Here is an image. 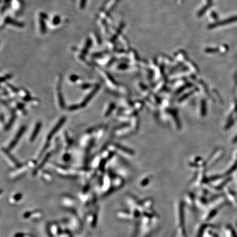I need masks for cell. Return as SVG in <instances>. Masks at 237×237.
<instances>
[{
	"mask_svg": "<svg viewBox=\"0 0 237 237\" xmlns=\"http://www.w3.org/2000/svg\"><path fill=\"white\" fill-rule=\"evenodd\" d=\"M43 217V213L40 210H36L35 211H27L24 214L23 218L25 219H31V220L36 221L40 219Z\"/></svg>",
	"mask_w": 237,
	"mask_h": 237,
	"instance_id": "obj_1",
	"label": "cell"
},
{
	"mask_svg": "<svg viewBox=\"0 0 237 237\" xmlns=\"http://www.w3.org/2000/svg\"><path fill=\"white\" fill-rule=\"evenodd\" d=\"M61 203L65 207L71 208L75 205V199L73 196L68 195H65L62 197L61 200Z\"/></svg>",
	"mask_w": 237,
	"mask_h": 237,
	"instance_id": "obj_2",
	"label": "cell"
},
{
	"mask_svg": "<svg viewBox=\"0 0 237 237\" xmlns=\"http://www.w3.org/2000/svg\"><path fill=\"white\" fill-rule=\"evenodd\" d=\"M65 121V117H62L61 119L59 120V121L58 122V124H57L55 126L53 129L51 131V132L50 133V134L48 135V139H51L53 136V135L57 132V131H58L60 128V127L61 126H62V125L64 124V123Z\"/></svg>",
	"mask_w": 237,
	"mask_h": 237,
	"instance_id": "obj_3",
	"label": "cell"
},
{
	"mask_svg": "<svg viewBox=\"0 0 237 237\" xmlns=\"http://www.w3.org/2000/svg\"><path fill=\"white\" fill-rule=\"evenodd\" d=\"M22 198H23V194L20 193H17L16 194L12 195L10 198L9 199V202L12 205H15L18 203H19Z\"/></svg>",
	"mask_w": 237,
	"mask_h": 237,
	"instance_id": "obj_4",
	"label": "cell"
},
{
	"mask_svg": "<svg viewBox=\"0 0 237 237\" xmlns=\"http://www.w3.org/2000/svg\"><path fill=\"white\" fill-rule=\"evenodd\" d=\"M25 131V128H24V127H23V128H21L20 131L18 132V133L17 135L16 136V137L15 138V139L13 140V141L11 142V143L10 144V149H12V148L13 147H14V146L16 145L17 142L18 141L19 139H20V138L21 137V135H23V133H24V132Z\"/></svg>",
	"mask_w": 237,
	"mask_h": 237,
	"instance_id": "obj_5",
	"label": "cell"
},
{
	"mask_svg": "<svg viewBox=\"0 0 237 237\" xmlns=\"http://www.w3.org/2000/svg\"><path fill=\"white\" fill-rule=\"evenodd\" d=\"M41 122H38L36 127H35V130H34L33 131V133L31 135V137L30 138V141H34V140L35 139V138L36 137V136L38 133V131L39 130H40L41 129Z\"/></svg>",
	"mask_w": 237,
	"mask_h": 237,
	"instance_id": "obj_6",
	"label": "cell"
}]
</instances>
